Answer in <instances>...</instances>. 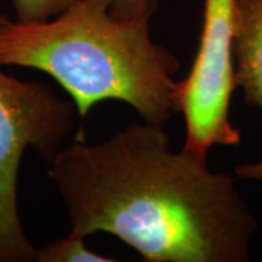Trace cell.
Instances as JSON below:
<instances>
[{
    "mask_svg": "<svg viewBox=\"0 0 262 262\" xmlns=\"http://www.w3.org/2000/svg\"><path fill=\"white\" fill-rule=\"evenodd\" d=\"M75 0H12L16 20L22 24H37L56 18Z\"/></svg>",
    "mask_w": 262,
    "mask_h": 262,
    "instance_id": "7",
    "label": "cell"
},
{
    "mask_svg": "<svg viewBox=\"0 0 262 262\" xmlns=\"http://www.w3.org/2000/svg\"><path fill=\"white\" fill-rule=\"evenodd\" d=\"M76 106L47 84L22 82L0 72V262H32L18 210V175L31 147L47 163L75 128Z\"/></svg>",
    "mask_w": 262,
    "mask_h": 262,
    "instance_id": "3",
    "label": "cell"
},
{
    "mask_svg": "<svg viewBox=\"0 0 262 262\" xmlns=\"http://www.w3.org/2000/svg\"><path fill=\"white\" fill-rule=\"evenodd\" d=\"M82 236L69 233L63 239L37 249L35 262H113L114 258L103 256L101 253L92 252L84 245Z\"/></svg>",
    "mask_w": 262,
    "mask_h": 262,
    "instance_id": "6",
    "label": "cell"
},
{
    "mask_svg": "<svg viewBox=\"0 0 262 262\" xmlns=\"http://www.w3.org/2000/svg\"><path fill=\"white\" fill-rule=\"evenodd\" d=\"M234 83L249 106L262 113V0H236L234 13ZM236 179L262 182V159L241 163Z\"/></svg>",
    "mask_w": 262,
    "mask_h": 262,
    "instance_id": "5",
    "label": "cell"
},
{
    "mask_svg": "<svg viewBox=\"0 0 262 262\" xmlns=\"http://www.w3.org/2000/svg\"><path fill=\"white\" fill-rule=\"evenodd\" d=\"M70 233H110L147 262H246L258 222L236 177L170 149L160 124L133 122L99 144L79 133L50 162Z\"/></svg>",
    "mask_w": 262,
    "mask_h": 262,
    "instance_id": "1",
    "label": "cell"
},
{
    "mask_svg": "<svg viewBox=\"0 0 262 262\" xmlns=\"http://www.w3.org/2000/svg\"><path fill=\"white\" fill-rule=\"evenodd\" d=\"M2 19H3V16H2V15H0V20H2Z\"/></svg>",
    "mask_w": 262,
    "mask_h": 262,
    "instance_id": "9",
    "label": "cell"
},
{
    "mask_svg": "<svg viewBox=\"0 0 262 262\" xmlns=\"http://www.w3.org/2000/svg\"><path fill=\"white\" fill-rule=\"evenodd\" d=\"M158 0H110V13L117 19H137L153 16Z\"/></svg>",
    "mask_w": 262,
    "mask_h": 262,
    "instance_id": "8",
    "label": "cell"
},
{
    "mask_svg": "<svg viewBox=\"0 0 262 262\" xmlns=\"http://www.w3.org/2000/svg\"><path fill=\"white\" fill-rule=\"evenodd\" d=\"M236 0H206L200 48L185 79L177 82L175 106L185 118L182 150L207 160L213 146H237L241 130L230 121L234 83Z\"/></svg>",
    "mask_w": 262,
    "mask_h": 262,
    "instance_id": "4",
    "label": "cell"
},
{
    "mask_svg": "<svg viewBox=\"0 0 262 262\" xmlns=\"http://www.w3.org/2000/svg\"><path fill=\"white\" fill-rule=\"evenodd\" d=\"M150 18L117 19L110 0H75L53 20H0V66L50 75L72 96L83 120L105 99L122 101L144 121L165 124L177 113L179 61L150 38Z\"/></svg>",
    "mask_w": 262,
    "mask_h": 262,
    "instance_id": "2",
    "label": "cell"
}]
</instances>
